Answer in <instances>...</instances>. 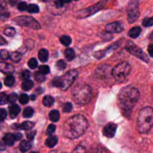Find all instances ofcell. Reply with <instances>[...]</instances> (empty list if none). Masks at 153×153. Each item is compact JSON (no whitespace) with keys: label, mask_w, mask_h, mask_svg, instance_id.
Returning <instances> with one entry per match:
<instances>
[{"label":"cell","mask_w":153,"mask_h":153,"mask_svg":"<svg viewBox=\"0 0 153 153\" xmlns=\"http://www.w3.org/2000/svg\"><path fill=\"white\" fill-rule=\"evenodd\" d=\"M56 127L55 125L51 124H50L48 127H47V133L48 134H51L52 133H53L55 130H56Z\"/></svg>","instance_id":"45"},{"label":"cell","mask_w":153,"mask_h":153,"mask_svg":"<svg viewBox=\"0 0 153 153\" xmlns=\"http://www.w3.org/2000/svg\"><path fill=\"white\" fill-rule=\"evenodd\" d=\"M13 22L19 26L27 27L33 29H39L41 25L34 18L29 16H20L13 19Z\"/></svg>","instance_id":"7"},{"label":"cell","mask_w":153,"mask_h":153,"mask_svg":"<svg viewBox=\"0 0 153 153\" xmlns=\"http://www.w3.org/2000/svg\"><path fill=\"white\" fill-rule=\"evenodd\" d=\"M149 39H151V40H152V41H153V31H152V32L150 34V35H149Z\"/></svg>","instance_id":"53"},{"label":"cell","mask_w":153,"mask_h":153,"mask_svg":"<svg viewBox=\"0 0 153 153\" xmlns=\"http://www.w3.org/2000/svg\"><path fill=\"white\" fill-rule=\"evenodd\" d=\"M39 71L45 75L49 74L50 69L49 66L47 65H41L39 67Z\"/></svg>","instance_id":"40"},{"label":"cell","mask_w":153,"mask_h":153,"mask_svg":"<svg viewBox=\"0 0 153 153\" xmlns=\"http://www.w3.org/2000/svg\"><path fill=\"white\" fill-rule=\"evenodd\" d=\"M60 42L65 46H68L71 44L72 39L71 37L68 35H63L60 38Z\"/></svg>","instance_id":"29"},{"label":"cell","mask_w":153,"mask_h":153,"mask_svg":"<svg viewBox=\"0 0 153 153\" xmlns=\"http://www.w3.org/2000/svg\"><path fill=\"white\" fill-rule=\"evenodd\" d=\"M125 48L126 50L133 56L139 58L145 63L149 62V58L147 55L144 53L142 49L136 45L133 41L130 40L127 41L126 43Z\"/></svg>","instance_id":"8"},{"label":"cell","mask_w":153,"mask_h":153,"mask_svg":"<svg viewBox=\"0 0 153 153\" xmlns=\"http://www.w3.org/2000/svg\"><path fill=\"white\" fill-rule=\"evenodd\" d=\"M127 13L128 23H133L136 22L140 16L138 2L136 1H130L127 5Z\"/></svg>","instance_id":"9"},{"label":"cell","mask_w":153,"mask_h":153,"mask_svg":"<svg viewBox=\"0 0 153 153\" xmlns=\"http://www.w3.org/2000/svg\"><path fill=\"white\" fill-rule=\"evenodd\" d=\"M78 72L75 69H72L67 72L62 76H56L51 81L53 87H58L63 91L68 90L73 84L78 76Z\"/></svg>","instance_id":"5"},{"label":"cell","mask_w":153,"mask_h":153,"mask_svg":"<svg viewBox=\"0 0 153 153\" xmlns=\"http://www.w3.org/2000/svg\"><path fill=\"white\" fill-rule=\"evenodd\" d=\"M8 102V96L5 93L2 92L0 94V104L1 105L6 104Z\"/></svg>","instance_id":"37"},{"label":"cell","mask_w":153,"mask_h":153,"mask_svg":"<svg viewBox=\"0 0 153 153\" xmlns=\"http://www.w3.org/2000/svg\"><path fill=\"white\" fill-rule=\"evenodd\" d=\"M34 78L38 82H42L45 79V75L39 71H36L35 72Z\"/></svg>","instance_id":"32"},{"label":"cell","mask_w":153,"mask_h":153,"mask_svg":"<svg viewBox=\"0 0 153 153\" xmlns=\"http://www.w3.org/2000/svg\"><path fill=\"white\" fill-rule=\"evenodd\" d=\"M17 99V94L15 93H12L8 95V102L14 103Z\"/></svg>","instance_id":"42"},{"label":"cell","mask_w":153,"mask_h":153,"mask_svg":"<svg viewBox=\"0 0 153 153\" xmlns=\"http://www.w3.org/2000/svg\"><path fill=\"white\" fill-rule=\"evenodd\" d=\"M110 74H112V70L109 65H103L99 66L95 71V75L99 78H105Z\"/></svg>","instance_id":"12"},{"label":"cell","mask_w":153,"mask_h":153,"mask_svg":"<svg viewBox=\"0 0 153 153\" xmlns=\"http://www.w3.org/2000/svg\"><path fill=\"white\" fill-rule=\"evenodd\" d=\"M60 118V113L57 110L53 109L49 113V118L53 122H56L59 121Z\"/></svg>","instance_id":"24"},{"label":"cell","mask_w":153,"mask_h":153,"mask_svg":"<svg viewBox=\"0 0 153 153\" xmlns=\"http://www.w3.org/2000/svg\"><path fill=\"white\" fill-rule=\"evenodd\" d=\"M148 51L149 56L153 58V44H149L148 47Z\"/></svg>","instance_id":"49"},{"label":"cell","mask_w":153,"mask_h":153,"mask_svg":"<svg viewBox=\"0 0 153 153\" xmlns=\"http://www.w3.org/2000/svg\"><path fill=\"white\" fill-rule=\"evenodd\" d=\"M30 99L32 100H35L36 99V96L34 94H31L30 95Z\"/></svg>","instance_id":"52"},{"label":"cell","mask_w":153,"mask_h":153,"mask_svg":"<svg viewBox=\"0 0 153 153\" xmlns=\"http://www.w3.org/2000/svg\"><path fill=\"white\" fill-rule=\"evenodd\" d=\"M64 55H65V58L68 60L71 61L74 59V57L75 56V52L72 48H68L65 49V50L64 51Z\"/></svg>","instance_id":"20"},{"label":"cell","mask_w":153,"mask_h":153,"mask_svg":"<svg viewBox=\"0 0 153 153\" xmlns=\"http://www.w3.org/2000/svg\"><path fill=\"white\" fill-rule=\"evenodd\" d=\"M2 140L4 144H6L9 146H12L14 144L16 139L14 134L12 133H7L4 135Z\"/></svg>","instance_id":"17"},{"label":"cell","mask_w":153,"mask_h":153,"mask_svg":"<svg viewBox=\"0 0 153 153\" xmlns=\"http://www.w3.org/2000/svg\"><path fill=\"white\" fill-rule=\"evenodd\" d=\"M26 11L29 13H37L39 11V8L36 4H30L27 5Z\"/></svg>","instance_id":"27"},{"label":"cell","mask_w":153,"mask_h":153,"mask_svg":"<svg viewBox=\"0 0 153 153\" xmlns=\"http://www.w3.org/2000/svg\"><path fill=\"white\" fill-rule=\"evenodd\" d=\"M30 153H38V152H35V151H32V152H30Z\"/></svg>","instance_id":"54"},{"label":"cell","mask_w":153,"mask_h":153,"mask_svg":"<svg viewBox=\"0 0 153 153\" xmlns=\"http://www.w3.org/2000/svg\"><path fill=\"white\" fill-rule=\"evenodd\" d=\"M142 32V29L139 26H135L130 29L128 35L131 38H137L139 36Z\"/></svg>","instance_id":"16"},{"label":"cell","mask_w":153,"mask_h":153,"mask_svg":"<svg viewBox=\"0 0 153 153\" xmlns=\"http://www.w3.org/2000/svg\"><path fill=\"white\" fill-rule=\"evenodd\" d=\"M33 112H34L33 109L31 107L28 106L24 109L23 112V115L25 118H30L33 115Z\"/></svg>","instance_id":"28"},{"label":"cell","mask_w":153,"mask_h":153,"mask_svg":"<svg viewBox=\"0 0 153 153\" xmlns=\"http://www.w3.org/2000/svg\"><path fill=\"white\" fill-rule=\"evenodd\" d=\"M33 86V82H32V80H30V79L25 80L22 84V88L23 90L25 91L30 90Z\"/></svg>","instance_id":"26"},{"label":"cell","mask_w":153,"mask_h":153,"mask_svg":"<svg viewBox=\"0 0 153 153\" xmlns=\"http://www.w3.org/2000/svg\"><path fill=\"white\" fill-rule=\"evenodd\" d=\"M137 129L140 133L147 134L153 127V108L146 106L142 108L138 114Z\"/></svg>","instance_id":"3"},{"label":"cell","mask_w":153,"mask_h":153,"mask_svg":"<svg viewBox=\"0 0 153 153\" xmlns=\"http://www.w3.org/2000/svg\"><path fill=\"white\" fill-rule=\"evenodd\" d=\"M1 53V57L3 60H7L10 57V55L7 50H1L0 51Z\"/></svg>","instance_id":"44"},{"label":"cell","mask_w":153,"mask_h":153,"mask_svg":"<svg viewBox=\"0 0 153 153\" xmlns=\"http://www.w3.org/2000/svg\"><path fill=\"white\" fill-rule=\"evenodd\" d=\"M19 102L21 104L25 105L29 102V97L26 94H22L19 97Z\"/></svg>","instance_id":"39"},{"label":"cell","mask_w":153,"mask_h":153,"mask_svg":"<svg viewBox=\"0 0 153 153\" xmlns=\"http://www.w3.org/2000/svg\"><path fill=\"white\" fill-rule=\"evenodd\" d=\"M22 76L25 80L29 79L30 76V73L28 70H24L22 72Z\"/></svg>","instance_id":"46"},{"label":"cell","mask_w":153,"mask_h":153,"mask_svg":"<svg viewBox=\"0 0 153 153\" xmlns=\"http://www.w3.org/2000/svg\"><path fill=\"white\" fill-rule=\"evenodd\" d=\"M93 96L91 87L84 83L77 84L72 90V96L74 102L79 105H85L90 102Z\"/></svg>","instance_id":"4"},{"label":"cell","mask_w":153,"mask_h":153,"mask_svg":"<svg viewBox=\"0 0 153 153\" xmlns=\"http://www.w3.org/2000/svg\"><path fill=\"white\" fill-rule=\"evenodd\" d=\"M142 25L144 27H150L153 26V16L146 17L142 20Z\"/></svg>","instance_id":"33"},{"label":"cell","mask_w":153,"mask_h":153,"mask_svg":"<svg viewBox=\"0 0 153 153\" xmlns=\"http://www.w3.org/2000/svg\"><path fill=\"white\" fill-rule=\"evenodd\" d=\"M117 127V126L115 124L112 123H108L104 127L103 129V133L108 137H112L115 134Z\"/></svg>","instance_id":"13"},{"label":"cell","mask_w":153,"mask_h":153,"mask_svg":"<svg viewBox=\"0 0 153 153\" xmlns=\"http://www.w3.org/2000/svg\"><path fill=\"white\" fill-rule=\"evenodd\" d=\"M6 42V41L3 38L2 36H1V39H0V43H1V45H3L4 44H5Z\"/></svg>","instance_id":"51"},{"label":"cell","mask_w":153,"mask_h":153,"mask_svg":"<svg viewBox=\"0 0 153 153\" xmlns=\"http://www.w3.org/2000/svg\"><path fill=\"white\" fill-rule=\"evenodd\" d=\"M35 134H36V131H35V130L34 131L33 130L29 131L26 132V137L28 139H29L30 140L34 138Z\"/></svg>","instance_id":"47"},{"label":"cell","mask_w":153,"mask_h":153,"mask_svg":"<svg viewBox=\"0 0 153 153\" xmlns=\"http://www.w3.org/2000/svg\"><path fill=\"white\" fill-rule=\"evenodd\" d=\"M4 33L9 37H13L16 34V30L12 27H7L6 29H4Z\"/></svg>","instance_id":"34"},{"label":"cell","mask_w":153,"mask_h":153,"mask_svg":"<svg viewBox=\"0 0 153 153\" xmlns=\"http://www.w3.org/2000/svg\"><path fill=\"white\" fill-rule=\"evenodd\" d=\"M54 103V99L53 97L49 95L45 96L42 99V103L46 107L51 106Z\"/></svg>","instance_id":"22"},{"label":"cell","mask_w":153,"mask_h":153,"mask_svg":"<svg viewBox=\"0 0 153 153\" xmlns=\"http://www.w3.org/2000/svg\"><path fill=\"white\" fill-rule=\"evenodd\" d=\"M57 138L56 136H51L46 139L45 144L48 148H53L57 144Z\"/></svg>","instance_id":"21"},{"label":"cell","mask_w":153,"mask_h":153,"mask_svg":"<svg viewBox=\"0 0 153 153\" xmlns=\"http://www.w3.org/2000/svg\"><path fill=\"white\" fill-rule=\"evenodd\" d=\"M10 59L14 62H18L21 60V54L19 52H13L10 55Z\"/></svg>","instance_id":"31"},{"label":"cell","mask_w":153,"mask_h":153,"mask_svg":"<svg viewBox=\"0 0 153 153\" xmlns=\"http://www.w3.org/2000/svg\"><path fill=\"white\" fill-rule=\"evenodd\" d=\"M72 153H85V148L82 146L79 145L75 148V149L73 151Z\"/></svg>","instance_id":"43"},{"label":"cell","mask_w":153,"mask_h":153,"mask_svg":"<svg viewBox=\"0 0 153 153\" xmlns=\"http://www.w3.org/2000/svg\"><path fill=\"white\" fill-rule=\"evenodd\" d=\"M71 1H56L53 2V5L55 8L56 9H60L61 10L62 9H63L65 6L70 3Z\"/></svg>","instance_id":"25"},{"label":"cell","mask_w":153,"mask_h":153,"mask_svg":"<svg viewBox=\"0 0 153 153\" xmlns=\"http://www.w3.org/2000/svg\"><path fill=\"white\" fill-rule=\"evenodd\" d=\"M102 5L101 4V2H99V4H96L94 6L90 7L89 8L83 9L81 10H79L77 12V15L78 18H84L88 17V16H90L94 13L97 12L98 10H99L101 8V7Z\"/></svg>","instance_id":"10"},{"label":"cell","mask_w":153,"mask_h":153,"mask_svg":"<svg viewBox=\"0 0 153 153\" xmlns=\"http://www.w3.org/2000/svg\"><path fill=\"white\" fill-rule=\"evenodd\" d=\"M0 70L2 72L8 75H12L14 72V68L13 65L6 63L4 62H1L0 64Z\"/></svg>","instance_id":"15"},{"label":"cell","mask_w":153,"mask_h":153,"mask_svg":"<svg viewBox=\"0 0 153 153\" xmlns=\"http://www.w3.org/2000/svg\"><path fill=\"white\" fill-rule=\"evenodd\" d=\"M56 67L60 71L64 70L66 67V63L63 60H59L56 63Z\"/></svg>","instance_id":"35"},{"label":"cell","mask_w":153,"mask_h":153,"mask_svg":"<svg viewBox=\"0 0 153 153\" xmlns=\"http://www.w3.org/2000/svg\"><path fill=\"white\" fill-rule=\"evenodd\" d=\"M31 146H32V144L29 141L23 140L20 143L19 148L22 152H25L31 148Z\"/></svg>","instance_id":"23"},{"label":"cell","mask_w":153,"mask_h":153,"mask_svg":"<svg viewBox=\"0 0 153 153\" xmlns=\"http://www.w3.org/2000/svg\"><path fill=\"white\" fill-rule=\"evenodd\" d=\"M131 71L130 64L127 62H121L117 64L112 69V75L114 79L120 82H123L128 76Z\"/></svg>","instance_id":"6"},{"label":"cell","mask_w":153,"mask_h":153,"mask_svg":"<svg viewBox=\"0 0 153 153\" xmlns=\"http://www.w3.org/2000/svg\"><path fill=\"white\" fill-rule=\"evenodd\" d=\"M139 96V90L133 86L127 85L120 90L118 94L117 102L124 115L130 116Z\"/></svg>","instance_id":"1"},{"label":"cell","mask_w":153,"mask_h":153,"mask_svg":"<svg viewBox=\"0 0 153 153\" xmlns=\"http://www.w3.org/2000/svg\"><path fill=\"white\" fill-rule=\"evenodd\" d=\"M14 83V78L12 75H8L4 79V84L7 87H11Z\"/></svg>","instance_id":"30"},{"label":"cell","mask_w":153,"mask_h":153,"mask_svg":"<svg viewBox=\"0 0 153 153\" xmlns=\"http://www.w3.org/2000/svg\"><path fill=\"white\" fill-rule=\"evenodd\" d=\"M20 111V108L19 105L17 104H14L12 105L9 109V113H10V116L11 118H16L17 115L19 114Z\"/></svg>","instance_id":"18"},{"label":"cell","mask_w":153,"mask_h":153,"mask_svg":"<svg viewBox=\"0 0 153 153\" xmlns=\"http://www.w3.org/2000/svg\"><path fill=\"white\" fill-rule=\"evenodd\" d=\"M88 126L87 120L82 115L77 114L67 120L62 126L63 135L69 139H76L82 136Z\"/></svg>","instance_id":"2"},{"label":"cell","mask_w":153,"mask_h":153,"mask_svg":"<svg viewBox=\"0 0 153 153\" xmlns=\"http://www.w3.org/2000/svg\"><path fill=\"white\" fill-rule=\"evenodd\" d=\"M14 136H15L16 140H19L22 137V134L20 133H17L14 134Z\"/></svg>","instance_id":"50"},{"label":"cell","mask_w":153,"mask_h":153,"mask_svg":"<svg viewBox=\"0 0 153 153\" xmlns=\"http://www.w3.org/2000/svg\"><path fill=\"white\" fill-rule=\"evenodd\" d=\"M124 29L123 25L120 22H114L108 23L105 26V30L108 33H117Z\"/></svg>","instance_id":"11"},{"label":"cell","mask_w":153,"mask_h":153,"mask_svg":"<svg viewBox=\"0 0 153 153\" xmlns=\"http://www.w3.org/2000/svg\"><path fill=\"white\" fill-rule=\"evenodd\" d=\"M7 117V111L5 109L2 108L0 109V120L1 121H4Z\"/></svg>","instance_id":"48"},{"label":"cell","mask_w":153,"mask_h":153,"mask_svg":"<svg viewBox=\"0 0 153 153\" xmlns=\"http://www.w3.org/2000/svg\"><path fill=\"white\" fill-rule=\"evenodd\" d=\"M73 108V106L70 102H66L63 104L62 110L64 112H70Z\"/></svg>","instance_id":"36"},{"label":"cell","mask_w":153,"mask_h":153,"mask_svg":"<svg viewBox=\"0 0 153 153\" xmlns=\"http://www.w3.org/2000/svg\"><path fill=\"white\" fill-rule=\"evenodd\" d=\"M27 5L25 2H20L17 5V8L20 11H26Z\"/></svg>","instance_id":"41"},{"label":"cell","mask_w":153,"mask_h":153,"mask_svg":"<svg viewBox=\"0 0 153 153\" xmlns=\"http://www.w3.org/2000/svg\"><path fill=\"white\" fill-rule=\"evenodd\" d=\"M34 126V123L31 121H25L21 124H13L12 125V127L14 129H20V130H30Z\"/></svg>","instance_id":"14"},{"label":"cell","mask_w":153,"mask_h":153,"mask_svg":"<svg viewBox=\"0 0 153 153\" xmlns=\"http://www.w3.org/2000/svg\"><path fill=\"white\" fill-rule=\"evenodd\" d=\"M27 64H28L29 67L32 69L36 68L38 66V62L35 58H31L30 59H29Z\"/></svg>","instance_id":"38"},{"label":"cell","mask_w":153,"mask_h":153,"mask_svg":"<svg viewBox=\"0 0 153 153\" xmlns=\"http://www.w3.org/2000/svg\"><path fill=\"white\" fill-rule=\"evenodd\" d=\"M48 51L44 48L41 49L38 51V58L42 62H46L48 59Z\"/></svg>","instance_id":"19"}]
</instances>
